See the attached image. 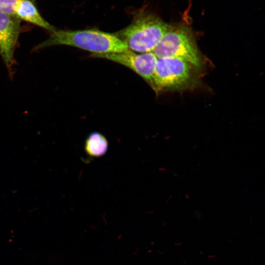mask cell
I'll list each match as a JSON object with an SVG mask.
<instances>
[{"label": "cell", "mask_w": 265, "mask_h": 265, "mask_svg": "<svg viewBox=\"0 0 265 265\" xmlns=\"http://www.w3.org/2000/svg\"><path fill=\"white\" fill-rule=\"evenodd\" d=\"M21 0H0V11L16 17V11Z\"/></svg>", "instance_id": "9"}, {"label": "cell", "mask_w": 265, "mask_h": 265, "mask_svg": "<svg viewBox=\"0 0 265 265\" xmlns=\"http://www.w3.org/2000/svg\"><path fill=\"white\" fill-rule=\"evenodd\" d=\"M16 17L43 28L50 32L55 27L46 21L40 15L34 4L29 0H21L16 11Z\"/></svg>", "instance_id": "7"}, {"label": "cell", "mask_w": 265, "mask_h": 265, "mask_svg": "<svg viewBox=\"0 0 265 265\" xmlns=\"http://www.w3.org/2000/svg\"><path fill=\"white\" fill-rule=\"evenodd\" d=\"M20 31L19 19L0 11V55L10 73L15 64L14 53Z\"/></svg>", "instance_id": "6"}, {"label": "cell", "mask_w": 265, "mask_h": 265, "mask_svg": "<svg viewBox=\"0 0 265 265\" xmlns=\"http://www.w3.org/2000/svg\"><path fill=\"white\" fill-rule=\"evenodd\" d=\"M91 56L107 59L123 65L132 70L150 86L152 85L158 59L153 52L138 53L128 50L118 53L92 54Z\"/></svg>", "instance_id": "5"}, {"label": "cell", "mask_w": 265, "mask_h": 265, "mask_svg": "<svg viewBox=\"0 0 265 265\" xmlns=\"http://www.w3.org/2000/svg\"><path fill=\"white\" fill-rule=\"evenodd\" d=\"M168 25L156 15L145 11L137 13L132 23L115 34L131 51L153 52L166 31Z\"/></svg>", "instance_id": "2"}, {"label": "cell", "mask_w": 265, "mask_h": 265, "mask_svg": "<svg viewBox=\"0 0 265 265\" xmlns=\"http://www.w3.org/2000/svg\"><path fill=\"white\" fill-rule=\"evenodd\" d=\"M195 67L181 58H158L151 87L156 93L190 87L195 81Z\"/></svg>", "instance_id": "4"}, {"label": "cell", "mask_w": 265, "mask_h": 265, "mask_svg": "<svg viewBox=\"0 0 265 265\" xmlns=\"http://www.w3.org/2000/svg\"><path fill=\"white\" fill-rule=\"evenodd\" d=\"M108 142L101 133L93 132L90 133L85 142L84 148L88 155L99 157L105 154L107 150Z\"/></svg>", "instance_id": "8"}, {"label": "cell", "mask_w": 265, "mask_h": 265, "mask_svg": "<svg viewBox=\"0 0 265 265\" xmlns=\"http://www.w3.org/2000/svg\"><path fill=\"white\" fill-rule=\"evenodd\" d=\"M153 52L158 58H181L196 68L202 65L201 54L191 29L184 24L169 25Z\"/></svg>", "instance_id": "3"}, {"label": "cell", "mask_w": 265, "mask_h": 265, "mask_svg": "<svg viewBox=\"0 0 265 265\" xmlns=\"http://www.w3.org/2000/svg\"><path fill=\"white\" fill-rule=\"evenodd\" d=\"M55 45L75 47L90 52L93 54L125 52L129 50L115 33H110L97 29L84 30H56L33 49L38 51Z\"/></svg>", "instance_id": "1"}]
</instances>
